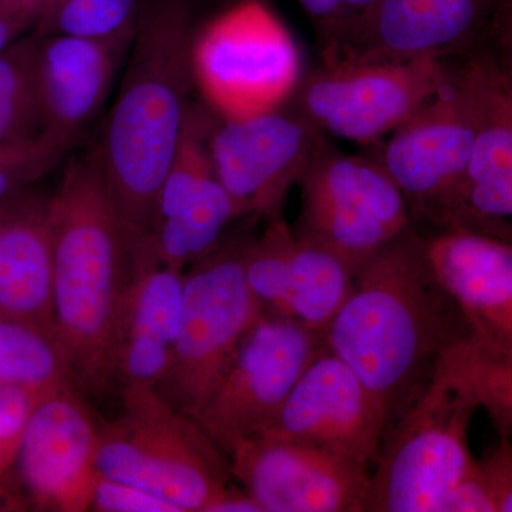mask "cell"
<instances>
[{
    "label": "cell",
    "mask_w": 512,
    "mask_h": 512,
    "mask_svg": "<svg viewBox=\"0 0 512 512\" xmlns=\"http://www.w3.org/2000/svg\"><path fill=\"white\" fill-rule=\"evenodd\" d=\"M470 338L466 316L431 265L426 235L412 227L357 269L325 345L355 370L389 427L447 353Z\"/></svg>",
    "instance_id": "obj_1"
},
{
    "label": "cell",
    "mask_w": 512,
    "mask_h": 512,
    "mask_svg": "<svg viewBox=\"0 0 512 512\" xmlns=\"http://www.w3.org/2000/svg\"><path fill=\"white\" fill-rule=\"evenodd\" d=\"M194 0H146L97 150L130 234L156 224L158 197L190 109Z\"/></svg>",
    "instance_id": "obj_2"
},
{
    "label": "cell",
    "mask_w": 512,
    "mask_h": 512,
    "mask_svg": "<svg viewBox=\"0 0 512 512\" xmlns=\"http://www.w3.org/2000/svg\"><path fill=\"white\" fill-rule=\"evenodd\" d=\"M50 215L53 328L74 386L101 394L113 383L111 342L130 272V239L97 146L69 161L50 197Z\"/></svg>",
    "instance_id": "obj_3"
},
{
    "label": "cell",
    "mask_w": 512,
    "mask_h": 512,
    "mask_svg": "<svg viewBox=\"0 0 512 512\" xmlns=\"http://www.w3.org/2000/svg\"><path fill=\"white\" fill-rule=\"evenodd\" d=\"M123 410L100 427V476L148 491L180 512H214L231 487L228 457L191 416L150 386L121 389Z\"/></svg>",
    "instance_id": "obj_4"
},
{
    "label": "cell",
    "mask_w": 512,
    "mask_h": 512,
    "mask_svg": "<svg viewBox=\"0 0 512 512\" xmlns=\"http://www.w3.org/2000/svg\"><path fill=\"white\" fill-rule=\"evenodd\" d=\"M478 409L440 363L426 389L384 433L366 512H441L476 463L468 434Z\"/></svg>",
    "instance_id": "obj_5"
},
{
    "label": "cell",
    "mask_w": 512,
    "mask_h": 512,
    "mask_svg": "<svg viewBox=\"0 0 512 512\" xmlns=\"http://www.w3.org/2000/svg\"><path fill=\"white\" fill-rule=\"evenodd\" d=\"M194 87L212 114L241 120L291 103L301 83V49L265 0H238L195 29Z\"/></svg>",
    "instance_id": "obj_6"
},
{
    "label": "cell",
    "mask_w": 512,
    "mask_h": 512,
    "mask_svg": "<svg viewBox=\"0 0 512 512\" xmlns=\"http://www.w3.org/2000/svg\"><path fill=\"white\" fill-rule=\"evenodd\" d=\"M247 235H227L184 274L173 359L154 389L187 416L204 406L239 343L264 315L244 271Z\"/></svg>",
    "instance_id": "obj_7"
},
{
    "label": "cell",
    "mask_w": 512,
    "mask_h": 512,
    "mask_svg": "<svg viewBox=\"0 0 512 512\" xmlns=\"http://www.w3.org/2000/svg\"><path fill=\"white\" fill-rule=\"evenodd\" d=\"M293 231L355 272L414 227L403 192L373 156L328 147L305 171Z\"/></svg>",
    "instance_id": "obj_8"
},
{
    "label": "cell",
    "mask_w": 512,
    "mask_h": 512,
    "mask_svg": "<svg viewBox=\"0 0 512 512\" xmlns=\"http://www.w3.org/2000/svg\"><path fill=\"white\" fill-rule=\"evenodd\" d=\"M450 60H320L289 104L326 137L376 146L439 93Z\"/></svg>",
    "instance_id": "obj_9"
},
{
    "label": "cell",
    "mask_w": 512,
    "mask_h": 512,
    "mask_svg": "<svg viewBox=\"0 0 512 512\" xmlns=\"http://www.w3.org/2000/svg\"><path fill=\"white\" fill-rule=\"evenodd\" d=\"M325 350V336L264 313L192 419L228 457L239 443L271 426L306 367Z\"/></svg>",
    "instance_id": "obj_10"
},
{
    "label": "cell",
    "mask_w": 512,
    "mask_h": 512,
    "mask_svg": "<svg viewBox=\"0 0 512 512\" xmlns=\"http://www.w3.org/2000/svg\"><path fill=\"white\" fill-rule=\"evenodd\" d=\"M476 109L457 57L446 84L403 126L379 143L376 158L403 192L413 225L439 231L466 174Z\"/></svg>",
    "instance_id": "obj_11"
},
{
    "label": "cell",
    "mask_w": 512,
    "mask_h": 512,
    "mask_svg": "<svg viewBox=\"0 0 512 512\" xmlns=\"http://www.w3.org/2000/svg\"><path fill=\"white\" fill-rule=\"evenodd\" d=\"M208 143L215 177L241 220L281 215L288 192L329 146L328 137L291 104L248 119L215 116Z\"/></svg>",
    "instance_id": "obj_12"
},
{
    "label": "cell",
    "mask_w": 512,
    "mask_h": 512,
    "mask_svg": "<svg viewBox=\"0 0 512 512\" xmlns=\"http://www.w3.org/2000/svg\"><path fill=\"white\" fill-rule=\"evenodd\" d=\"M74 384L37 400L12 468L18 511L84 512L92 508L100 426Z\"/></svg>",
    "instance_id": "obj_13"
},
{
    "label": "cell",
    "mask_w": 512,
    "mask_h": 512,
    "mask_svg": "<svg viewBox=\"0 0 512 512\" xmlns=\"http://www.w3.org/2000/svg\"><path fill=\"white\" fill-rule=\"evenodd\" d=\"M457 60L473 96L476 134L439 231L461 229L512 244V90L490 45L480 43Z\"/></svg>",
    "instance_id": "obj_14"
},
{
    "label": "cell",
    "mask_w": 512,
    "mask_h": 512,
    "mask_svg": "<svg viewBox=\"0 0 512 512\" xmlns=\"http://www.w3.org/2000/svg\"><path fill=\"white\" fill-rule=\"evenodd\" d=\"M386 430V417L362 379L325 350L258 437L305 444L373 471Z\"/></svg>",
    "instance_id": "obj_15"
},
{
    "label": "cell",
    "mask_w": 512,
    "mask_h": 512,
    "mask_svg": "<svg viewBox=\"0 0 512 512\" xmlns=\"http://www.w3.org/2000/svg\"><path fill=\"white\" fill-rule=\"evenodd\" d=\"M228 460L264 512H366L372 471L318 448L254 437Z\"/></svg>",
    "instance_id": "obj_16"
},
{
    "label": "cell",
    "mask_w": 512,
    "mask_h": 512,
    "mask_svg": "<svg viewBox=\"0 0 512 512\" xmlns=\"http://www.w3.org/2000/svg\"><path fill=\"white\" fill-rule=\"evenodd\" d=\"M245 278L262 311L325 336L352 291L355 272L338 256L299 238L282 215L248 237Z\"/></svg>",
    "instance_id": "obj_17"
},
{
    "label": "cell",
    "mask_w": 512,
    "mask_h": 512,
    "mask_svg": "<svg viewBox=\"0 0 512 512\" xmlns=\"http://www.w3.org/2000/svg\"><path fill=\"white\" fill-rule=\"evenodd\" d=\"M130 272L113 342L111 379L123 387H156L171 359L183 305L184 272L158 261L150 234L128 235Z\"/></svg>",
    "instance_id": "obj_18"
},
{
    "label": "cell",
    "mask_w": 512,
    "mask_h": 512,
    "mask_svg": "<svg viewBox=\"0 0 512 512\" xmlns=\"http://www.w3.org/2000/svg\"><path fill=\"white\" fill-rule=\"evenodd\" d=\"M498 0H377L359 28L322 60L454 59L480 45Z\"/></svg>",
    "instance_id": "obj_19"
},
{
    "label": "cell",
    "mask_w": 512,
    "mask_h": 512,
    "mask_svg": "<svg viewBox=\"0 0 512 512\" xmlns=\"http://www.w3.org/2000/svg\"><path fill=\"white\" fill-rule=\"evenodd\" d=\"M133 37H39L36 86L42 131L72 148L109 96Z\"/></svg>",
    "instance_id": "obj_20"
},
{
    "label": "cell",
    "mask_w": 512,
    "mask_h": 512,
    "mask_svg": "<svg viewBox=\"0 0 512 512\" xmlns=\"http://www.w3.org/2000/svg\"><path fill=\"white\" fill-rule=\"evenodd\" d=\"M437 275L466 316L471 339L512 356V244L477 232L426 235Z\"/></svg>",
    "instance_id": "obj_21"
},
{
    "label": "cell",
    "mask_w": 512,
    "mask_h": 512,
    "mask_svg": "<svg viewBox=\"0 0 512 512\" xmlns=\"http://www.w3.org/2000/svg\"><path fill=\"white\" fill-rule=\"evenodd\" d=\"M0 315L55 332L50 197L39 192L0 204Z\"/></svg>",
    "instance_id": "obj_22"
},
{
    "label": "cell",
    "mask_w": 512,
    "mask_h": 512,
    "mask_svg": "<svg viewBox=\"0 0 512 512\" xmlns=\"http://www.w3.org/2000/svg\"><path fill=\"white\" fill-rule=\"evenodd\" d=\"M237 220L241 217L231 195L214 175L180 210L158 222L151 245L161 264L184 272L214 251Z\"/></svg>",
    "instance_id": "obj_23"
},
{
    "label": "cell",
    "mask_w": 512,
    "mask_h": 512,
    "mask_svg": "<svg viewBox=\"0 0 512 512\" xmlns=\"http://www.w3.org/2000/svg\"><path fill=\"white\" fill-rule=\"evenodd\" d=\"M70 383L69 363L53 330L0 315V387L42 397Z\"/></svg>",
    "instance_id": "obj_24"
},
{
    "label": "cell",
    "mask_w": 512,
    "mask_h": 512,
    "mask_svg": "<svg viewBox=\"0 0 512 512\" xmlns=\"http://www.w3.org/2000/svg\"><path fill=\"white\" fill-rule=\"evenodd\" d=\"M441 366L466 387L498 433L512 437V356L470 338L451 349Z\"/></svg>",
    "instance_id": "obj_25"
},
{
    "label": "cell",
    "mask_w": 512,
    "mask_h": 512,
    "mask_svg": "<svg viewBox=\"0 0 512 512\" xmlns=\"http://www.w3.org/2000/svg\"><path fill=\"white\" fill-rule=\"evenodd\" d=\"M144 5L146 0H45L35 35L103 40L133 37Z\"/></svg>",
    "instance_id": "obj_26"
},
{
    "label": "cell",
    "mask_w": 512,
    "mask_h": 512,
    "mask_svg": "<svg viewBox=\"0 0 512 512\" xmlns=\"http://www.w3.org/2000/svg\"><path fill=\"white\" fill-rule=\"evenodd\" d=\"M39 37L18 39L0 53V143L42 131L36 86Z\"/></svg>",
    "instance_id": "obj_27"
},
{
    "label": "cell",
    "mask_w": 512,
    "mask_h": 512,
    "mask_svg": "<svg viewBox=\"0 0 512 512\" xmlns=\"http://www.w3.org/2000/svg\"><path fill=\"white\" fill-rule=\"evenodd\" d=\"M214 119V114H208L201 107L191 104L188 109L183 134L158 197L154 227L161 220L174 215L202 185L214 177L208 143Z\"/></svg>",
    "instance_id": "obj_28"
},
{
    "label": "cell",
    "mask_w": 512,
    "mask_h": 512,
    "mask_svg": "<svg viewBox=\"0 0 512 512\" xmlns=\"http://www.w3.org/2000/svg\"><path fill=\"white\" fill-rule=\"evenodd\" d=\"M69 150L62 140L46 131L0 143V204L30 190L62 163Z\"/></svg>",
    "instance_id": "obj_29"
},
{
    "label": "cell",
    "mask_w": 512,
    "mask_h": 512,
    "mask_svg": "<svg viewBox=\"0 0 512 512\" xmlns=\"http://www.w3.org/2000/svg\"><path fill=\"white\" fill-rule=\"evenodd\" d=\"M40 397L0 387V511H18L12 493V468L23 430Z\"/></svg>",
    "instance_id": "obj_30"
},
{
    "label": "cell",
    "mask_w": 512,
    "mask_h": 512,
    "mask_svg": "<svg viewBox=\"0 0 512 512\" xmlns=\"http://www.w3.org/2000/svg\"><path fill=\"white\" fill-rule=\"evenodd\" d=\"M318 37L320 53L345 43L377 0H296Z\"/></svg>",
    "instance_id": "obj_31"
},
{
    "label": "cell",
    "mask_w": 512,
    "mask_h": 512,
    "mask_svg": "<svg viewBox=\"0 0 512 512\" xmlns=\"http://www.w3.org/2000/svg\"><path fill=\"white\" fill-rule=\"evenodd\" d=\"M96 512H180L173 504L157 495L100 476L94 487L92 508Z\"/></svg>",
    "instance_id": "obj_32"
},
{
    "label": "cell",
    "mask_w": 512,
    "mask_h": 512,
    "mask_svg": "<svg viewBox=\"0 0 512 512\" xmlns=\"http://www.w3.org/2000/svg\"><path fill=\"white\" fill-rule=\"evenodd\" d=\"M481 473L493 497L495 512H512V440L500 433V440L481 460Z\"/></svg>",
    "instance_id": "obj_33"
},
{
    "label": "cell",
    "mask_w": 512,
    "mask_h": 512,
    "mask_svg": "<svg viewBox=\"0 0 512 512\" xmlns=\"http://www.w3.org/2000/svg\"><path fill=\"white\" fill-rule=\"evenodd\" d=\"M441 512H495L493 497L478 460L447 495Z\"/></svg>",
    "instance_id": "obj_34"
},
{
    "label": "cell",
    "mask_w": 512,
    "mask_h": 512,
    "mask_svg": "<svg viewBox=\"0 0 512 512\" xmlns=\"http://www.w3.org/2000/svg\"><path fill=\"white\" fill-rule=\"evenodd\" d=\"M45 0H0V53L37 22Z\"/></svg>",
    "instance_id": "obj_35"
},
{
    "label": "cell",
    "mask_w": 512,
    "mask_h": 512,
    "mask_svg": "<svg viewBox=\"0 0 512 512\" xmlns=\"http://www.w3.org/2000/svg\"><path fill=\"white\" fill-rule=\"evenodd\" d=\"M487 35L493 47H512V0H498Z\"/></svg>",
    "instance_id": "obj_36"
},
{
    "label": "cell",
    "mask_w": 512,
    "mask_h": 512,
    "mask_svg": "<svg viewBox=\"0 0 512 512\" xmlns=\"http://www.w3.org/2000/svg\"><path fill=\"white\" fill-rule=\"evenodd\" d=\"M495 59L500 64L501 70H503L505 79L510 84L512 90V47H493Z\"/></svg>",
    "instance_id": "obj_37"
}]
</instances>
